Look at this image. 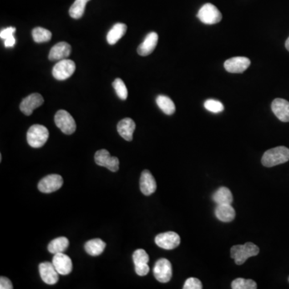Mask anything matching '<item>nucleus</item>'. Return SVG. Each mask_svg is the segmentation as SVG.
Wrapping results in <instances>:
<instances>
[{
    "label": "nucleus",
    "instance_id": "9b49d317",
    "mask_svg": "<svg viewBox=\"0 0 289 289\" xmlns=\"http://www.w3.org/2000/svg\"><path fill=\"white\" fill-rule=\"evenodd\" d=\"M39 271L41 279L47 285H55L59 280V273L52 263H41L39 265Z\"/></svg>",
    "mask_w": 289,
    "mask_h": 289
},
{
    "label": "nucleus",
    "instance_id": "a878e982",
    "mask_svg": "<svg viewBox=\"0 0 289 289\" xmlns=\"http://www.w3.org/2000/svg\"><path fill=\"white\" fill-rule=\"evenodd\" d=\"M52 32L43 27H37L32 30V37L36 43L48 42L52 39Z\"/></svg>",
    "mask_w": 289,
    "mask_h": 289
},
{
    "label": "nucleus",
    "instance_id": "6e6552de",
    "mask_svg": "<svg viewBox=\"0 0 289 289\" xmlns=\"http://www.w3.org/2000/svg\"><path fill=\"white\" fill-rule=\"evenodd\" d=\"M95 163L97 165L104 166L110 171L116 172L119 169V159L117 157H112L106 149H100L96 152Z\"/></svg>",
    "mask_w": 289,
    "mask_h": 289
},
{
    "label": "nucleus",
    "instance_id": "4be33fe9",
    "mask_svg": "<svg viewBox=\"0 0 289 289\" xmlns=\"http://www.w3.org/2000/svg\"><path fill=\"white\" fill-rule=\"evenodd\" d=\"M106 248V244L101 239L88 240L84 244V249L88 255L97 256L100 255Z\"/></svg>",
    "mask_w": 289,
    "mask_h": 289
},
{
    "label": "nucleus",
    "instance_id": "58836bf2",
    "mask_svg": "<svg viewBox=\"0 0 289 289\" xmlns=\"http://www.w3.org/2000/svg\"></svg>",
    "mask_w": 289,
    "mask_h": 289
},
{
    "label": "nucleus",
    "instance_id": "5701e85b",
    "mask_svg": "<svg viewBox=\"0 0 289 289\" xmlns=\"http://www.w3.org/2000/svg\"><path fill=\"white\" fill-rule=\"evenodd\" d=\"M212 199L217 205L231 204L233 201V195L228 188L222 186L214 193Z\"/></svg>",
    "mask_w": 289,
    "mask_h": 289
},
{
    "label": "nucleus",
    "instance_id": "9d476101",
    "mask_svg": "<svg viewBox=\"0 0 289 289\" xmlns=\"http://www.w3.org/2000/svg\"><path fill=\"white\" fill-rule=\"evenodd\" d=\"M154 277L161 283L169 282L172 277V265L166 259H160L154 268Z\"/></svg>",
    "mask_w": 289,
    "mask_h": 289
},
{
    "label": "nucleus",
    "instance_id": "a211bd4d",
    "mask_svg": "<svg viewBox=\"0 0 289 289\" xmlns=\"http://www.w3.org/2000/svg\"><path fill=\"white\" fill-rule=\"evenodd\" d=\"M71 51H72V48L69 43L66 42H60L52 47L50 51L48 58L52 61L66 59L70 56Z\"/></svg>",
    "mask_w": 289,
    "mask_h": 289
},
{
    "label": "nucleus",
    "instance_id": "f257e3e1",
    "mask_svg": "<svg viewBox=\"0 0 289 289\" xmlns=\"http://www.w3.org/2000/svg\"><path fill=\"white\" fill-rule=\"evenodd\" d=\"M289 161V149L285 146H278L268 149L263 155V165L266 167H272Z\"/></svg>",
    "mask_w": 289,
    "mask_h": 289
},
{
    "label": "nucleus",
    "instance_id": "412c9836",
    "mask_svg": "<svg viewBox=\"0 0 289 289\" xmlns=\"http://www.w3.org/2000/svg\"><path fill=\"white\" fill-rule=\"evenodd\" d=\"M127 31V26L124 23H116L107 34V41L111 45L115 44L123 37Z\"/></svg>",
    "mask_w": 289,
    "mask_h": 289
},
{
    "label": "nucleus",
    "instance_id": "20e7f679",
    "mask_svg": "<svg viewBox=\"0 0 289 289\" xmlns=\"http://www.w3.org/2000/svg\"><path fill=\"white\" fill-rule=\"evenodd\" d=\"M197 17L205 24H215L219 23L223 18L221 12L211 3L204 4L198 12Z\"/></svg>",
    "mask_w": 289,
    "mask_h": 289
},
{
    "label": "nucleus",
    "instance_id": "c756f323",
    "mask_svg": "<svg viewBox=\"0 0 289 289\" xmlns=\"http://www.w3.org/2000/svg\"><path fill=\"white\" fill-rule=\"evenodd\" d=\"M133 260L134 265H145L149 262V257L144 250L138 249L133 252Z\"/></svg>",
    "mask_w": 289,
    "mask_h": 289
},
{
    "label": "nucleus",
    "instance_id": "2eb2a0df",
    "mask_svg": "<svg viewBox=\"0 0 289 289\" xmlns=\"http://www.w3.org/2000/svg\"><path fill=\"white\" fill-rule=\"evenodd\" d=\"M271 110L276 118L283 122H289V102L282 98H276L271 103Z\"/></svg>",
    "mask_w": 289,
    "mask_h": 289
},
{
    "label": "nucleus",
    "instance_id": "b1692460",
    "mask_svg": "<svg viewBox=\"0 0 289 289\" xmlns=\"http://www.w3.org/2000/svg\"><path fill=\"white\" fill-rule=\"evenodd\" d=\"M69 241L66 237H58L52 240L48 244V250L52 254L64 252L68 249Z\"/></svg>",
    "mask_w": 289,
    "mask_h": 289
},
{
    "label": "nucleus",
    "instance_id": "ddd939ff",
    "mask_svg": "<svg viewBox=\"0 0 289 289\" xmlns=\"http://www.w3.org/2000/svg\"><path fill=\"white\" fill-rule=\"evenodd\" d=\"M44 100L43 97L39 93H32L31 95L26 97L21 102V110L25 115H32V112L36 108L41 106L43 104Z\"/></svg>",
    "mask_w": 289,
    "mask_h": 289
},
{
    "label": "nucleus",
    "instance_id": "4c0bfd02",
    "mask_svg": "<svg viewBox=\"0 0 289 289\" xmlns=\"http://www.w3.org/2000/svg\"><path fill=\"white\" fill-rule=\"evenodd\" d=\"M85 1H87V2H88V1H90V0H85Z\"/></svg>",
    "mask_w": 289,
    "mask_h": 289
},
{
    "label": "nucleus",
    "instance_id": "473e14b6",
    "mask_svg": "<svg viewBox=\"0 0 289 289\" xmlns=\"http://www.w3.org/2000/svg\"><path fill=\"white\" fill-rule=\"evenodd\" d=\"M135 271L138 276H146L147 274L149 273V267L148 266V264L142 265H135Z\"/></svg>",
    "mask_w": 289,
    "mask_h": 289
},
{
    "label": "nucleus",
    "instance_id": "dca6fc26",
    "mask_svg": "<svg viewBox=\"0 0 289 289\" xmlns=\"http://www.w3.org/2000/svg\"><path fill=\"white\" fill-rule=\"evenodd\" d=\"M140 189L143 194L149 196L157 190L156 181L148 169H144L141 174Z\"/></svg>",
    "mask_w": 289,
    "mask_h": 289
},
{
    "label": "nucleus",
    "instance_id": "0eeeda50",
    "mask_svg": "<svg viewBox=\"0 0 289 289\" xmlns=\"http://www.w3.org/2000/svg\"><path fill=\"white\" fill-rule=\"evenodd\" d=\"M63 180L59 174H50L40 181L38 189L41 192L50 194L61 189Z\"/></svg>",
    "mask_w": 289,
    "mask_h": 289
},
{
    "label": "nucleus",
    "instance_id": "2f4dec72",
    "mask_svg": "<svg viewBox=\"0 0 289 289\" xmlns=\"http://www.w3.org/2000/svg\"><path fill=\"white\" fill-rule=\"evenodd\" d=\"M203 289V285H202L201 281L197 279V278H189L186 280L183 289Z\"/></svg>",
    "mask_w": 289,
    "mask_h": 289
},
{
    "label": "nucleus",
    "instance_id": "1a4fd4ad",
    "mask_svg": "<svg viewBox=\"0 0 289 289\" xmlns=\"http://www.w3.org/2000/svg\"><path fill=\"white\" fill-rule=\"evenodd\" d=\"M181 239L177 233L174 231L161 233L155 237V243L159 248L166 250L176 248L180 244Z\"/></svg>",
    "mask_w": 289,
    "mask_h": 289
},
{
    "label": "nucleus",
    "instance_id": "c85d7f7f",
    "mask_svg": "<svg viewBox=\"0 0 289 289\" xmlns=\"http://www.w3.org/2000/svg\"><path fill=\"white\" fill-rule=\"evenodd\" d=\"M113 87L115 89L116 93L118 94L119 98L122 100H126L128 97V90H127L126 85L124 84L123 81L120 78L117 79L113 82Z\"/></svg>",
    "mask_w": 289,
    "mask_h": 289
},
{
    "label": "nucleus",
    "instance_id": "c9c22d12",
    "mask_svg": "<svg viewBox=\"0 0 289 289\" xmlns=\"http://www.w3.org/2000/svg\"><path fill=\"white\" fill-rule=\"evenodd\" d=\"M16 43V38L14 37V36H10L8 38L4 40V45L6 48H12Z\"/></svg>",
    "mask_w": 289,
    "mask_h": 289
},
{
    "label": "nucleus",
    "instance_id": "bb28decb",
    "mask_svg": "<svg viewBox=\"0 0 289 289\" xmlns=\"http://www.w3.org/2000/svg\"><path fill=\"white\" fill-rule=\"evenodd\" d=\"M87 1L85 0H76L69 9V15L75 20L82 18L85 11Z\"/></svg>",
    "mask_w": 289,
    "mask_h": 289
},
{
    "label": "nucleus",
    "instance_id": "393cba45",
    "mask_svg": "<svg viewBox=\"0 0 289 289\" xmlns=\"http://www.w3.org/2000/svg\"><path fill=\"white\" fill-rule=\"evenodd\" d=\"M157 104L163 113L167 115H172L175 112V104L169 97L166 96L159 95L157 97Z\"/></svg>",
    "mask_w": 289,
    "mask_h": 289
},
{
    "label": "nucleus",
    "instance_id": "7ed1b4c3",
    "mask_svg": "<svg viewBox=\"0 0 289 289\" xmlns=\"http://www.w3.org/2000/svg\"><path fill=\"white\" fill-rule=\"evenodd\" d=\"M49 137L48 129L41 124H33L27 133V143L33 148H41L45 144Z\"/></svg>",
    "mask_w": 289,
    "mask_h": 289
},
{
    "label": "nucleus",
    "instance_id": "cd10ccee",
    "mask_svg": "<svg viewBox=\"0 0 289 289\" xmlns=\"http://www.w3.org/2000/svg\"><path fill=\"white\" fill-rule=\"evenodd\" d=\"M231 289H256L257 285L256 283L251 279H244V278H237L233 280L231 283Z\"/></svg>",
    "mask_w": 289,
    "mask_h": 289
},
{
    "label": "nucleus",
    "instance_id": "39448f33",
    "mask_svg": "<svg viewBox=\"0 0 289 289\" xmlns=\"http://www.w3.org/2000/svg\"><path fill=\"white\" fill-rule=\"evenodd\" d=\"M55 123L57 126L65 134L70 135L77 129L74 118L65 110H59L55 115Z\"/></svg>",
    "mask_w": 289,
    "mask_h": 289
},
{
    "label": "nucleus",
    "instance_id": "f3484780",
    "mask_svg": "<svg viewBox=\"0 0 289 289\" xmlns=\"http://www.w3.org/2000/svg\"><path fill=\"white\" fill-rule=\"evenodd\" d=\"M158 42V35L156 32H150L147 35L144 41L138 46V53L143 57L151 54L156 48Z\"/></svg>",
    "mask_w": 289,
    "mask_h": 289
},
{
    "label": "nucleus",
    "instance_id": "72a5a7b5",
    "mask_svg": "<svg viewBox=\"0 0 289 289\" xmlns=\"http://www.w3.org/2000/svg\"><path fill=\"white\" fill-rule=\"evenodd\" d=\"M16 32V27H7V28H5V29L1 31V32H0V37H1V39H2V40H6V39L8 38L10 36H14V34H15V32Z\"/></svg>",
    "mask_w": 289,
    "mask_h": 289
},
{
    "label": "nucleus",
    "instance_id": "e433bc0d",
    "mask_svg": "<svg viewBox=\"0 0 289 289\" xmlns=\"http://www.w3.org/2000/svg\"><path fill=\"white\" fill-rule=\"evenodd\" d=\"M285 48H286V49L289 52V37L287 39L286 42H285Z\"/></svg>",
    "mask_w": 289,
    "mask_h": 289
},
{
    "label": "nucleus",
    "instance_id": "6ab92c4d",
    "mask_svg": "<svg viewBox=\"0 0 289 289\" xmlns=\"http://www.w3.org/2000/svg\"><path fill=\"white\" fill-rule=\"evenodd\" d=\"M135 122L131 118L122 119L118 124V131L124 140L131 142L133 140V132L135 130Z\"/></svg>",
    "mask_w": 289,
    "mask_h": 289
},
{
    "label": "nucleus",
    "instance_id": "f03ea898",
    "mask_svg": "<svg viewBox=\"0 0 289 289\" xmlns=\"http://www.w3.org/2000/svg\"><path fill=\"white\" fill-rule=\"evenodd\" d=\"M260 252V248L251 242L244 245H235L230 249V257L235 260L237 265H244L251 256H255Z\"/></svg>",
    "mask_w": 289,
    "mask_h": 289
},
{
    "label": "nucleus",
    "instance_id": "f704fd0d",
    "mask_svg": "<svg viewBox=\"0 0 289 289\" xmlns=\"http://www.w3.org/2000/svg\"><path fill=\"white\" fill-rule=\"evenodd\" d=\"M0 289H12V283L8 278L1 276L0 278Z\"/></svg>",
    "mask_w": 289,
    "mask_h": 289
},
{
    "label": "nucleus",
    "instance_id": "7c9ffc66",
    "mask_svg": "<svg viewBox=\"0 0 289 289\" xmlns=\"http://www.w3.org/2000/svg\"><path fill=\"white\" fill-rule=\"evenodd\" d=\"M204 107L206 109L210 111L211 113H219L223 112L224 109V104L217 100L209 99L206 101L204 103Z\"/></svg>",
    "mask_w": 289,
    "mask_h": 289
},
{
    "label": "nucleus",
    "instance_id": "4468645a",
    "mask_svg": "<svg viewBox=\"0 0 289 289\" xmlns=\"http://www.w3.org/2000/svg\"><path fill=\"white\" fill-rule=\"evenodd\" d=\"M52 264L60 275H68L72 271V260L63 252L55 254Z\"/></svg>",
    "mask_w": 289,
    "mask_h": 289
},
{
    "label": "nucleus",
    "instance_id": "aec40b11",
    "mask_svg": "<svg viewBox=\"0 0 289 289\" xmlns=\"http://www.w3.org/2000/svg\"><path fill=\"white\" fill-rule=\"evenodd\" d=\"M215 214L220 221L229 223L235 219V210L230 204H219L215 208Z\"/></svg>",
    "mask_w": 289,
    "mask_h": 289
},
{
    "label": "nucleus",
    "instance_id": "423d86ee",
    "mask_svg": "<svg viewBox=\"0 0 289 289\" xmlns=\"http://www.w3.org/2000/svg\"><path fill=\"white\" fill-rule=\"evenodd\" d=\"M76 70V63L71 60L63 59L60 61L52 69V75L55 79L64 81L72 77Z\"/></svg>",
    "mask_w": 289,
    "mask_h": 289
},
{
    "label": "nucleus",
    "instance_id": "f8f14e48",
    "mask_svg": "<svg viewBox=\"0 0 289 289\" xmlns=\"http://www.w3.org/2000/svg\"><path fill=\"white\" fill-rule=\"evenodd\" d=\"M250 64L251 61L247 57H233L225 61L224 68L230 73H243L249 68Z\"/></svg>",
    "mask_w": 289,
    "mask_h": 289
}]
</instances>
